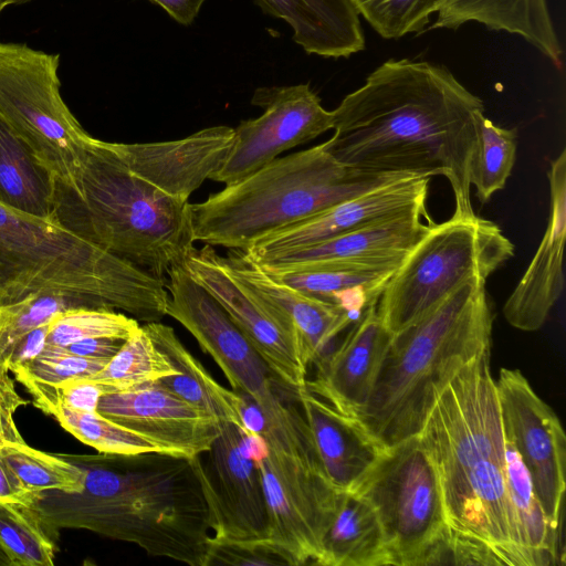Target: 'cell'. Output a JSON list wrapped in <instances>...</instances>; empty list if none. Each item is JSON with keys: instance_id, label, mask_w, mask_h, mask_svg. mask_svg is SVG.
<instances>
[{"instance_id": "6da1fadb", "label": "cell", "mask_w": 566, "mask_h": 566, "mask_svg": "<svg viewBox=\"0 0 566 566\" xmlns=\"http://www.w3.org/2000/svg\"><path fill=\"white\" fill-rule=\"evenodd\" d=\"M333 112L325 149L340 164L378 172L443 176L455 216H471V168L480 97L444 66L389 60Z\"/></svg>"}, {"instance_id": "7a4b0ae2", "label": "cell", "mask_w": 566, "mask_h": 566, "mask_svg": "<svg viewBox=\"0 0 566 566\" xmlns=\"http://www.w3.org/2000/svg\"><path fill=\"white\" fill-rule=\"evenodd\" d=\"M419 437L439 478L451 564L533 566L509 495L490 350L448 381Z\"/></svg>"}, {"instance_id": "3957f363", "label": "cell", "mask_w": 566, "mask_h": 566, "mask_svg": "<svg viewBox=\"0 0 566 566\" xmlns=\"http://www.w3.org/2000/svg\"><path fill=\"white\" fill-rule=\"evenodd\" d=\"M61 457L84 473L80 492L44 491V522L133 543L157 557L208 566V509L190 459L159 452Z\"/></svg>"}, {"instance_id": "277c9868", "label": "cell", "mask_w": 566, "mask_h": 566, "mask_svg": "<svg viewBox=\"0 0 566 566\" xmlns=\"http://www.w3.org/2000/svg\"><path fill=\"white\" fill-rule=\"evenodd\" d=\"M486 281L473 279L392 334L366 406L356 416L384 448L419 436L454 374L491 349Z\"/></svg>"}, {"instance_id": "5b68a950", "label": "cell", "mask_w": 566, "mask_h": 566, "mask_svg": "<svg viewBox=\"0 0 566 566\" xmlns=\"http://www.w3.org/2000/svg\"><path fill=\"white\" fill-rule=\"evenodd\" d=\"M53 294L127 314L138 322L167 315L166 280L73 233L54 219L0 202V304Z\"/></svg>"}, {"instance_id": "8992f818", "label": "cell", "mask_w": 566, "mask_h": 566, "mask_svg": "<svg viewBox=\"0 0 566 566\" xmlns=\"http://www.w3.org/2000/svg\"><path fill=\"white\" fill-rule=\"evenodd\" d=\"M189 205L137 177L112 142L95 137L74 185L53 182L56 222L161 280L195 247Z\"/></svg>"}, {"instance_id": "52a82bcc", "label": "cell", "mask_w": 566, "mask_h": 566, "mask_svg": "<svg viewBox=\"0 0 566 566\" xmlns=\"http://www.w3.org/2000/svg\"><path fill=\"white\" fill-rule=\"evenodd\" d=\"M418 175L378 172L337 161L318 144L277 157L189 205L195 242L245 251L259 238L388 182Z\"/></svg>"}, {"instance_id": "ba28073f", "label": "cell", "mask_w": 566, "mask_h": 566, "mask_svg": "<svg viewBox=\"0 0 566 566\" xmlns=\"http://www.w3.org/2000/svg\"><path fill=\"white\" fill-rule=\"evenodd\" d=\"M513 255L501 228L475 213L433 222L389 279L377 313L394 334L465 282L486 281Z\"/></svg>"}, {"instance_id": "9c48e42d", "label": "cell", "mask_w": 566, "mask_h": 566, "mask_svg": "<svg viewBox=\"0 0 566 566\" xmlns=\"http://www.w3.org/2000/svg\"><path fill=\"white\" fill-rule=\"evenodd\" d=\"M60 54L0 41V123L50 174L72 187L93 138L65 104Z\"/></svg>"}, {"instance_id": "30bf717a", "label": "cell", "mask_w": 566, "mask_h": 566, "mask_svg": "<svg viewBox=\"0 0 566 566\" xmlns=\"http://www.w3.org/2000/svg\"><path fill=\"white\" fill-rule=\"evenodd\" d=\"M353 492L374 506L391 565L451 564L439 478L419 436L385 449Z\"/></svg>"}, {"instance_id": "8fae6325", "label": "cell", "mask_w": 566, "mask_h": 566, "mask_svg": "<svg viewBox=\"0 0 566 566\" xmlns=\"http://www.w3.org/2000/svg\"><path fill=\"white\" fill-rule=\"evenodd\" d=\"M167 315L180 323L209 354L234 391L251 397L263 412L270 433L303 437L308 426L291 400L295 392L273 374L219 302L181 264L170 268Z\"/></svg>"}, {"instance_id": "7c38bea8", "label": "cell", "mask_w": 566, "mask_h": 566, "mask_svg": "<svg viewBox=\"0 0 566 566\" xmlns=\"http://www.w3.org/2000/svg\"><path fill=\"white\" fill-rule=\"evenodd\" d=\"M256 464L268 509L266 548L284 565H318L342 491L317 458L268 447Z\"/></svg>"}, {"instance_id": "4fadbf2b", "label": "cell", "mask_w": 566, "mask_h": 566, "mask_svg": "<svg viewBox=\"0 0 566 566\" xmlns=\"http://www.w3.org/2000/svg\"><path fill=\"white\" fill-rule=\"evenodd\" d=\"M223 307L275 377L291 391L305 387L308 363L302 339L285 313L234 275L213 247H193L182 264Z\"/></svg>"}, {"instance_id": "5bb4252c", "label": "cell", "mask_w": 566, "mask_h": 566, "mask_svg": "<svg viewBox=\"0 0 566 566\" xmlns=\"http://www.w3.org/2000/svg\"><path fill=\"white\" fill-rule=\"evenodd\" d=\"M243 430L221 422L211 447L190 461L207 504L211 541L265 546L268 509L262 478L242 447Z\"/></svg>"}, {"instance_id": "9a60e30c", "label": "cell", "mask_w": 566, "mask_h": 566, "mask_svg": "<svg viewBox=\"0 0 566 566\" xmlns=\"http://www.w3.org/2000/svg\"><path fill=\"white\" fill-rule=\"evenodd\" d=\"M495 386L504 438L528 471L546 520L560 533L566 488V438L562 423L520 370L501 368Z\"/></svg>"}, {"instance_id": "2e32d148", "label": "cell", "mask_w": 566, "mask_h": 566, "mask_svg": "<svg viewBox=\"0 0 566 566\" xmlns=\"http://www.w3.org/2000/svg\"><path fill=\"white\" fill-rule=\"evenodd\" d=\"M251 104L263 114L239 123L234 146L210 180L234 184L333 128V112L322 106L308 84L258 87Z\"/></svg>"}, {"instance_id": "e0dca14e", "label": "cell", "mask_w": 566, "mask_h": 566, "mask_svg": "<svg viewBox=\"0 0 566 566\" xmlns=\"http://www.w3.org/2000/svg\"><path fill=\"white\" fill-rule=\"evenodd\" d=\"M96 411L155 444L161 453L192 459L208 450L221 422L158 382L104 392Z\"/></svg>"}, {"instance_id": "ac0fdd59", "label": "cell", "mask_w": 566, "mask_h": 566, "mask_svg": "<svg viewBox=\"0 0 566 566\" xmlns=\"http://www.w3.org/2000/svg\"><path fill=\"white\" fill-rule=\"evenodd\" d=\"M430 177L409 176L344 200L255 240L244 252L259 263L381 219L427 209Z\"/></svg>"}, {"instance_id": "d6986e66", "label": "cell", "mask_w": 566, "mask_h": 566, "mask_svg": "<svg viewBox=\"0 0 566 566\" xmlns=\"http://www.w3.org/2000/svg\"><path fill=\"white\" fill-rule=\"evenodd\" d=\"M235 143L226 125L200 129L180 139L151 143H113L128 169L161 192L188 201L220 169Z\"/></svg>"}, {"instance_id": "ffe728a7", "label": "cell", "mask_w": 566, "mask_h": 566, "mask_svg": "<svg viewBox=\"0 0 566 566\" xmlns=\"http://www.w3.org/2000/svg\"><path fill=\"white\" fill-rule=\"evenodd\" d=\"M551 212L542 241L521 280L507 297L503 314L524 332L539 329L564 290L566 239V149L549 163Z\"/></svg>"}, {"instance_id": "44dd1931", "label": "cell", "mask_w": 566, "mask_h": 566, "mask_svg": "<svg viewBox=\"0 0 566 566\" xmlns=\"http://www.w3.org/2000/svg\"><path fill=\"white\" fill-rule=\"evenodd\" d=\"M377 305V304H376ZM376 305L354 323L345 338L317 360L306 387L345 412L357 416L366 406L392 333L380 319Z\"/></svg>"}, {"instance_id": "7402d4cb", "label": "cell", "mask_w": 566, "mask_h": 566, "mask_svg": "<svg viewBox=\"0 0 566 566\" xmlns=\"http://www.w3.org/2000/svg\"><path fill=\"white\" fill-rule=\"evenodd\" d=\"M295 398L329 482L338 491H355L385 449L355 416L314 394L306 385L295 391Z\"/></svg>"}, {"instance_id": "603a6c76", "label": "cell", "mask_w": 566, "mask_h": 566, "mask_svg": "<svg viewBox=\"0 0 566 566\" xmlns=\"http://www.w3.org/2000/svg\"><path fill=\"white\" fill-rule=\"evenodd\" d=\"M405 258L260 264L274 279L334 303L358 321L369 307L377 304Z\"/></svg>"}, {"instance_id": "cb8c5ba5", "label": "cell", "mask_w": 566, "mask_h": 566, "mask_svg": "<svg viewBox=\"0 0 566 566\" xmlns=\"http://www.w3.org/2000/svg\"><path fill=\"white\" fill-rule=\"evenodd\" d=\"M224 259L237 277L287 315L302 339L308 366L329 354L336 336L357 322L340 306L274 279L243 250L230 249Z\"/></svg>"}, {"instance_id": "d4e9b609", "label": "cell", "mask_w": 566, "mask_h": 566, "mask_svg": "<svg viewBox=\"0 0 566 566\" xmlns=\"http://www.w3.org/2000/svg\"><path fill=\"white\" fill-rule=\"evenodd\" d=\"M262 12L284 20L307 54L349 57L365 50L359 14L350 0H253Z\"/></svg>"}, {"instance_id": "484cf974", "label": "cell", "mask_w": 566, "mask_h": 566, "mask_svg": "<svg viewBox=\"0 0 566 566\" xmlns=\"http://www.w3.org/2000/svg\"><path fill=\"white\" fill-rule=\"evenodd\" d=\"M427 209L378 220L322 242L279 254L269 263L311 261H364L405 258L427 233L433 221Z\"/></svg>"}, {"instance_id": "4316f807", "label": "cell", "mask_w": 566, "mask_h": 566, "mask_svg": "<svg viewBox=\"0 0 566 566\" xmlns=\"http://www.w3.org/2000/svg\"><path fill=\"white\" fill-rule=\"evenodd\" d=\"M437 12L430 29L455 30L479 22L493 31L517 34L553 63L560 62L563 51L547 0H439Z\"/></svg>"}, {"instance_id": "83f0119b", "label": "cell", "mask_w": 566, "mask_h": 566, "mask_svg": "<svg viewBox=\"0 0 566 566\" xmlns=\"http://www.w3.org/2000/svg\"><path fill=\"white\" fill-rule=\"evenodd\" d=\"M142 326L179 371L156 382L211 413L220 422H232L244 429L239 392L219 384L182 345L172 327L161 322L145 323Z\"/></svg>"}, {"instance_id": "f1b7e54d", "label": "cell", "mask_w": 566, "mask_h": 566, "mask_svg": "<svg viewBox=\"0 0 566 566\" xmlns=\"http://www.w3.org/2000/svg\"><path fill=\"white\" fill-rule=\"evenodd\" d=\"M321 566H387L389 551L374 506L357 492H342L323 539Z\"/></svg>"}, {"instance_id": "f546056e", "label": "cell", "mask_w": 566, "mask_h": 566, "mask_svg": "<svg viewBox=\"0 0 566 566\" xmlns=\"http://www.w3.org/2000/svg\"><path fill=\"white\" fill-rule=\"evenodd\" d=\"M52 198L50 174L0 123V202L30 216L53 219Z\"/></svg>"}, {"instance_id": "4dcf8cb0", "label": "cell", "mask_w": 566, "mask_h": 566, "mask_svg": "<svg viewBox=\"0 0 566 566\" xmlns=\"http://www.w3.org/2000/svg\"><path fill=\"white\" fill-rule=\"evenodd\" d=\"M506 480L521 539L533 566H551L563 559L560 533L545 517L528 471L514 447L505 440Z\"/></svg>"}, {"instance_id": "1f68e13d", "label": "cell", "mask_w": 566, "mask_h": 566, "mask_svg": "<svg viewBox=\"0 0 566 566\" xmlns=\"http://www.w3.org/2000/svg\"><path fill=\"white\" fill-rule=\"evenodd\" d=\"M178 373L140 325L99 371L84 378L104 394L138 388Z\"/></svg>"}, {"instance_id": "d6a6232c", "label": "cell", "mask_w": 566, "mask_h": 566, "mask_svg": "<svg viewBox=\"0 0 566 566\" xmlns=\"http://www.w3.org/2000/svg\"><path fill=\"white\" fill-rule=\"evenodd\" d=\"M0 543L14 566H52L54 531L33 504L0 499Z\"/></svg>"}, {"instance_id": "836d02e7", "label": "cell", "mask_w": 566, "mask_h": 566, "mask_svg": "<svg viewBox=\"0 0 566 566\" xmlns=\"http://www.w3.org/2000/svg\"><path fill=\"white\" fill-rule=\"evenodd\" d=\"M0 459L29 492H80L84 486L83 469L61 457L33 449L27 443L0 447Z\"/></svg>"}, {"instance_id": "e575fe53", "label": "cell", "mask_w": 566, "mask_h": 566, "mask_svg": "<svg viewBox=\"0 0 566 566\" xmlns=\"http://www.w3.org/2000/svg\"><path fill=\"white\" fill-rule=\"evenodd\" d=\"M36 408L52 416L66 431L99 453H161L147 439L122 427L97 411L73 410L55 402H45Z\"/></svg>"}, {"instance_id": "d590c367", "label": "cell", "mask_w": 566, "mask_h": 566, "mask_svg": "<svg viewBox=\"0 0 566 566\" xmlns=\"http://www.w3.org/2000/svg\"><path fill=\"white\" fill-rule=\"evenodd\" d=\"M516 149L515 128L495 125L484 112L478 115V148L470 180L480 202H488L505 187L515 164Z\"/></svg>"}, {"instance_id": "8d00e7d4", "label": "cell", "mask_w": 566, "mask_h": 566, "mask_svg": "<svg viewBox=\"0 0 566 566\" xmlns=\"http://www.w3.org/2000/svg\"><path fill=\"white\" fill-rule=\"evenodd\" d=\"M139 322L125 313L75 305L54 314L46 335V346L65 348L87 338L127 339L139 329Z\"/></svg>"}, {"instance_id": "74e56055", "label": "cell", "mask_w": 566, "mask_h": 566, "mask_svg": "<svg viewBox=\"0 0 566 566\" xmlns=\"http://www.w3.org/2000/svg\"><path fill=\"white\" fill-rule=\"evenodd\" d=\"M75 305L87 306L76 300L53 294H32L15 302L0 304V375L9 373V357L28 332L49 321L57 312Z\"/></svg>"}, {"instance_id": "f35d334b", "label": "cell", "mask_w": 566, "mask_h": 566, "mask_svg": "<svg viewBox=\"0 0 566 566\" xmlns=\"http://www.w3.org/2000/svg\"><path fill=\"white\" fill-rule=\"evenodd\" d=\"M358 14L384 39L417 33L437 12L439 0H350Z\"/></svg>"}, {"instance_id": "ab89813d", "label": "cell", "mask_w": 566, "mask_h": 566, "mask_svg": "<svg viewBox=\"0 0 566 566\" xmlns=\"http://www.w3.org/2000/svg\"><path fill=\"white\" fill-rule=\"evenodd\" d=\"M108 360L81 357L63 348L45 346L41 354L11 373L22 385H56L92 376L99 371Z\"/></svg>"}, {"instance_id": "60d3db41", "label": "cell", "mask_w": 566, "mask_h": 566, "mask_svg": "<svg viewBox=\"0 0 566 566\" xmlns=\"http://www.w3.org/2000/svg\"><path fill=\"white\" fill-rule=\"evenodd\" d=\"M284 565L263 545L217 543L210 538L208 566L210 565Z\"/></svg>"}, {"instance_id": "b9f144b4", "label": "cell", "mask_w": 566, "mask_h": 566, "mask_svg": "<svg viewBox=\"0 0 566 566\" xmlns=\"http://www.w3.org/2000/svg\"><path fill=\"white\" fill-rule=\"evenodd\" d=\"M30 401L21 397L9 373L0 375V447L25 443L14 420V412Z\"/></svg>"}, {"instance_id": "7bdbcfd3", "label": "cell", "mask_w": 566, "mask_h": 566, "mask_svg": "<svg viewBox=\"0 0 566 566\" xmlns=\"http://www.w3.org/2000/svg\"><path fill=\"white\" fill-rule=\"evenodd\" d=\"M50 319L32 328L18 342L8 360L9 371L27 364L44 350Z\"/></svg>"}, {"instance_id": "ee69618b", "label": "cell", "mask_w": 566, "mask_h": 566, "mask_svg": "<svg viewBox=\"0 0 566 566\" xmlns=\"http://www.w3.org/2000/svg\"><path fill=\"white\" fill-rule=\"evenodd\" d=\"M124 340L117 338H87L63 348L76 356L97 359H111L122 347Z\"/></svg>"}, {"instance_id": "f6af8a7d", "label": "cell", "mask_w": 566, "mask_h": 566, "mask_svg": "<svg viewBox=\"0 0 566 566\" xmlns=\"http://www.w3.org/2000/svg\"><path fill=\"white\" fill-rule=\"evenodd\" d=\"M164 9L170 18L182 25H190L206 0H149Z\"/></svg>"}, {"instance_id": "bcb514c9", "label": "cell", "mask_w": 566, "mask_h": 566, "mask_svg": "<svg viewBox=\"0 0 566 566\" xmlns=\"http://www.w3.org/2000/svg\"><path fill=\"white\" fill-rule=\"evenodd\" d=\"M41 493H33L23 489L0 459V499L33 504L38 501Z\"/></svg>"}, {"instance_id": "7dc6e473", "label": "cell", "mask_w": 566, "mask_h": 566, "mask_svg": "<svg viewBox=\"0 0 566 566\" xmlns=\"http://www.w3.org/2000/svg\"><path fill=\"white\" fill-rule=\"evenodd\" d=\"M0 566H14L9 553L6 551V548L3 547V545L1 543H0Z\"/></svg>"}, {"instance_id": "c3c4849f", "label": "cell", "mask_w": 566, "mask_h": 566, "mask_svg": "<svg viewBox=\"0 0 566 566\" xmlns=\"http://www.w3.org/2000/svg\"><path fill=\"white\" fill-rule=\"evenodd\" d=\"M14 2V0H0V13L2 12V10L4 8H7L8 6H12Z\"/></svg>"}, {"instance_id": "681fc988", "label": "cell", "mask_w": 566, "mask_h": 566, "mask_svg": "<svg viewBox=\"0 0 566 566\" xmlns=\"http://www.w3.org/2000/svg\"><path fill=\"white\" fill-rule=\"evenodd\" d=\"M31 0H14L13 4H23L30 2Z\"/></svg>"}]
</instances>
